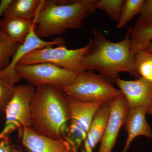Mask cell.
Returning a JSON list of instances; mask_svg holds the SVG:
<instances>
[{
	"mask_svg": "<svg viewBox=\"0 0 152 152\" xmlns=\"http://www.w3.org/2000/svg\"><path fill=\"white\" fill-rule=\"evenodd\" d=\"M31 128L42 135L65 139L70 121L69 97L62 89L49 85L36 87L31 103Z\"/></svg>",
	"mask_w": 152,
	"mask_h": 152,
	"instance_id": "1",
	"label": "cell"
},
{
	"mask_svg": "<svg viewBox=\"0 0 152 152\" xmlns=\"http://www.w3.org/2000/svg\"><path fill=\"white\" fill-rule=\"evenodd\" d=\"M131 28L128 29L124 39L118 42L109 40L102 32L92 29L91 46L83 60L86 71H97L111 83H115L118 74L123 72L140 77L131 53Z\"/></svg>",
	"mask_w": 152,
	"mask_h": 152,
	"instance_id": "2",
	"label": "cell"
},
{
	"mask_svg": "<svg viewBox=\"0 0 152 152\" xmlns=\"http://www.w3.org/2000/svg\"><path fill=\"white\" fill-rule=\"evenodd\" d=\"M97 1L42 0L34 20L37 35L47 38L79 28L86 18L96 12Z\"/></svg>",
	"mask_w": 152,
	"mask_h": 152,
	"instance_id": "3",
	"label": "cell"
},
{
	"mask_svg": "<svg viewBox=\"0 0 152 152\" xmlns=\"http://www.w3.org/2000/svg\"><path fill=\"white\" fill-rule=\"evenodd\" d=\"M62 89L69 97L83 102H110L122 94L102 76L90 70L78 73L74 83Z\"/></svg>",
	"mask_w": 152,
	"mask_h": 152,
	"instance_id": "4",
	"label": "cell"
},
{
	"mask_svg": "<svg viewBox=\"0 0 152 152\" xmlns=\"http://www.w3.org/2000/svg\"><path fill=\"white\" fill-rule=\"evenodd\" d=\"M91 45L90 39L88 45L80 48L69 49L62 45L36 50L25 56L17 65L48 63L79 73L86 71L83 65V60Z\"/></svg>",
	"mask_w": 152,
	"mask_h": 152,
	"instance_id": "5",
	"label": "cell"
},
{
	"mask_svg": "<svg viewBox=\"0 0 152 152\" xmlns=\"http://www.w3.org/2000/svg\"><path fill=\"white\" fill-rule=\"evenodd\" d=\"M36 87L28 83L16 86L13 95L6 107V121L0 133V140L18 129L20 134L24 128H31V103Z\"/></svg>",
	"mask_w": 152,
	"mask_h": 152,
	"instance_id": "6",
	"label": "cell"
},
{
	"mask_svg": "<svg viewBox=\"0 0 152 152\" xmlns=\"http://www.w3.org/2000/svg\"><path fill=\"white\" fill-rule=\"evenodd\" d=\"M15 70L21 79L35 87L49 85L61 89L72 85L78 74L48 63L17 65Z\"/></svg>",
	"mask_w": 152,
	"mask_h": 152,
	"instance_id": "7",
	"label": "cell"
},
{
	"mask_svg": "<svg viewBox=\"0 0 152 152\" xmlns=\"http://www.w3.org/2000/svg\"><path fill=\"white\" fill-rule=\"evenodd\" d=\"M104 102H80L69 97L70 121L65 140L72 148L77 149L83 143L95 114Z\"/></svg>",
	"mask_w": 152,
	"mask_h": 152,
	"instance_id": "8",
	"label": "cell"
},
{
	"mask_svg": "<svg viewBox=\"0 0 152 152\" xmlns=\"http://www.w3.org/2000/svg\"><path fill=\"white\" fill-rule=\"evenodd\" d=\"M115 83L125 98L129 109L142 107L152 115V83L141 77L134 80L118 77Z\"/></svg>",
	"mask_w": 152,
	"mask_h": 152,
	"instance_id": "9",
	"label": "cell"
},
{
	"mask_svg": "<svg viewBox=\"0 0 152 152\" xmlns=\"http://www.w3.org/2000/svg\"><path fill=\"white\" fill-rule=\"evenodd\" d=\"M111 109L98 152H112L121 128L125 126L129 107L123 94L111 102Z\"/></svg>",
	"mask_w": 152,
	"mask_h": 152,
	"instance_id": "10",
	"label": "cell"
},
{
	"mask_svg": "<svg viewBox=\"0 0 152 152\" xmlns=\"http://www.w3.org/2000/svg\"><path fill=\"white\" fill-rule=\"evenodd\" d=\"M65 40L64 38L57 37L53 40L47 41L41 39L37 35L34 25L23 43L19 45L12 57L10 62L7 66L0 72V74L9 75H17L16 66L20 61L26 56L36 50L64 45Z\"/></svg>",
	"mask_w": 152,
	"mask_h": 152,
	"instance_id": "11",
	"label": "cell"
},
{
	"mask_svg": "<svg viewBox=\"0 0 152 152\" xmlns=\"http://www.w3.org/2000/svg\"><path fill=\"white\" fill-rule=\"evenodd\" d=\"M23 145L28 152H73L69 143L36 133L31 128H24L20 133Z\"/></svg>",
	"mask_w": 152,
	"mask_h": 152,
	"instance_id": "12",
	"label": "cell"
},
{
	"mask_svg": "<svg viewBox=\"0 0 152 152\" xmlns=\"http://www.w3.org/2000/svg\"><path fill=\"white\" fill-rule=\"evenodd\" d=\"M146 115V110L142 107L129 109L125 125L127 138L124 151H126L133 140L139 136L152 138V129L147 121Z\"/></svg>",
	"mask_w": 152,
	"mask_h": 152,
	"instance_id": "13",
	"label": "cell"
},
{
	"mask_svg": "<svg viewBox=\"0 0 152 152\" xmlns=\"http://www.w3.org/2000/svg\"><path fill=\"white\" fill-rule=\"evenodd\" d=\"M112 101L104 103L95 114L86 137L83 142V150L82 152H93L97 145L100 142L108 121Z\"/></svg>",
	"mask_w": 152,
	"mask_h": 152,
	"instance_id": "14",
	"label": "cell"
},
{
	"mask_svg": "<svg viewBox=\"0 0 152 152\" xmlns=\"http://www.w3.org/2000/svg\"><path fill=\"white\" fill-rule=\"evenodd\" d=\"M34 23V21L32 22L15 17H4L0 20V33L10 43L20 45Z\"/></svg>",
	"mask_w": 152,
	"mask_h": 152,
	"instance_id": "15",
	"label": "cell"
},
{
	"mask_svg": "<svg viewBox=\"0 0 152 152\" xmlns=\"http://www.w3.org/2000/svg\"><path fill=\"white\" fill-rule=\"evenodd\" d=\"M42 0H12L4 12V17H13L34 22Z\"/></svg>",
	"mask_w": 152,
	"mask_h": 152,
	"instance_id": "16",
	"label": "cell"
},
{
	"mask_svg": "<svg viewBox=\"0 0 152 152\" xmlns=\"http://www.w3.org/2000/svg\"><path fill=\"white\" fill-rule=\"evenodd\" d=\"M152 42V24H137L131 28L130 44L131 53L134 57Z\"/></svg>",
	"mask_w": 152,
	"mask_h": 152,
	"instance_id": "17",
	"label": "cell"
},
{
	"mask_svg": "<svg viewBox=\"0 0 152 152\" xmlns=\"http://www.w3.org/2000/svg\"><path fill=\"white\" fill-rule=\"evenodd\" d=\"M17 75L0 74V113L4 111L10 101L15 88V84L21 80Z\"/></svg>",
	"mask_w": 152,
	"mask_h": 152,
	"instance_id": "18",
	"label": "cell"
},
{
	"mask_svg": "<svg viewBox=\"0 0 152 152\" xmlns=\"http://www.w3.org/2000/svg\"><path fill=\"white\" fill-rule=\"evenodd\" d=\"M134 62L140 77L152 83V53L141 50L134 56Z\"/></svg>",
	"mask_w": 152,
	"mask_h": 152,
	"instance_id": "19",
	"label": "cell"
},
{
	"mask_svg": "<svg viewBox=\"0 0 152 152\" xmlns=\"http://www.w3.org/2000/svg\"><path fill=\"white\" fill-rule=\"evenodd\" d=\"M145 2V0L124 1L117 28L124 27L136 15L140 13Z\"/></svg>",
	"mask_w": 152,
	"mask_h": 152,
	"instance_id": "20",
	"label": "cell"
},
{
	"mask_svg": "<svg viewBox=\"0 0 152 152\" xmlns=\"http://www.w3.org/2000/svg\"><path fill=\"white\" fill-rule=\"evenodd\" d=\"M124 2L123 0H97L95 8L105 11L111 20L118 22Z\"/></svg>",
	"mask_w": 152,
	"mask_h": 152,
	"instance_id": "21",
	"label": "cell"
},
{
	"mask_svg": "<svg viewBox=\"0 0 152 152\" xmlns=\"http://www.w3.org/2000/svg\"><path fill=\"white\" fill-rule=\"evenodd\" d=\"M19 45L10 43L0 33V72L9 65Z\"/></svg>",
	"mask_w": 152,
	"mask_h": 152,
	"instance_id": "22",
	"label": "cell"
},
{
	"mask_svg": "<svg viewBox=\"0 0 152 152\" xmlns=\"http://www.w3.org/2000/svg\"><path fill=\"white\" fill-rule=\"evenodd\" d=\"M136 24H152V0H145L143 7Z\"/></svg>",
	"mask_w": 152,
	"mask_h": 152,
	"instance_id": "23",
	"label": "cell"
},
{
	"mask_svg": "<svg viewBox=\"0 0 152 152\" xmlns=\"http://www.w3.org/2000/svg\"><path fill=\"white\" fill-rule=\"evenodd\" d=\"M12 0H2L0 2V16L4 15L6 9L10 4Z\"/></svg>",
	"mask_w": 152,
	"mask_h": 152,
	"instance_id": "24",
	"label": "cell"
},
{
	"mask_svg": "<svg viewBox=\"0 0 152 152\" xmlns=\"http://www.w3.org/2000/svg\"><path fill=\"white\" fill-rule=\"evenodd\" d=\"M0 152H11L6 141L0 142Z\"/></svg>",
	"mask_w": 152,
	"mask_h": 152,
	"instance_id": "25",
	"label": "cell"
},
{
	"mask_svg": "<svg viewBox=\"0 0 152 152\" xmlns=\"http://www.w3.org/2000/svg\"><path fill=\"white\" fill-rule=\"evenodd\" d=\"M144 49L150 53H152V42L148 44Z\"/></svg>",
	"mask_w": 152,
	"mask_h": 152,
	"instance_id": "26",
	"label": "cell"
}]
</instances>
